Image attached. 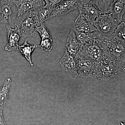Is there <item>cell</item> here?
I'll list each match as a JSON object with an SVG mask.
<instances>
[{"label": "cell", "mask_w": 125, "mask_h": 125, "mask_svg": "<svg viewBox=\"0 0 125 125\" xmlns=\"http://www.w3.org/2000/svg\"><path fill=\"white\" fill-rule=\"evenodd\" d=\"M79 13L93 24L96 18L101 13L98 9L88 0H77ZM94 25V24H93Z\"/></svg>", "instance_id": "8"}, {"label": "cell", "mask_w": 125, "mask_h": 125, "mask_svg": "<svg viewBox=\"0 0 125 125\" xmlns=\"http://www.w3.org/2000/svg\"><path fill=\"white\" fill-rule=\"evenodd\" d=\"M77 9V0H64L54 7L50 15V18L65 15Z\"/></svg>", "instance_id": "10"}, {"label": "cell", "mask_w": 125, "mask_h": 125, "mask_svg": "<svg viewBox=\"0 0 125 125\" xmlns=\"http://www.w3.org/2000/svg\"><path fill=\"white\" fill-rule=\"evenodd\" d=\"M38 10H30L18 16L16 19L15 27L19 31L22 39L37 36V28L41 24L36 15Z\"/></svg>", "instance_id": "2"}, {"label": "cell", "mask_w": 125, "mask_h": 125, "mask_svg": "<svg viewBox=\"0 0 125 125\" xmlns=\"http://www.w3.org/2000/svg\"><path fill=\"white\" fill-rule=\"evenodd\" d=\"M118 125H125V123H123V122H121Z\"/></svg>", "instance_id": "26"}, {"label": "cell", "mask_w": 125, "mask_h": 125, "mask_svg": "<svg viewBox=\"0 0 125 125\" xmlns=\"http://www.w3.org/2000/svg\"><path fill=\"white\" fill-rule=\"evenodd\" d=\"M53 10V9L43 8L37 10L36 15L41 23L50 19V15Z\"/></svg>", "instance_id": "19"}, {"label": "cell", "mask_w": 125, "mask_h": 125, "mask_svg": "<svg viewBox=\"0 0 125 125\" xmlns=\"http://www.w3.org/2000/svg\"><path fill=\"white\" fill-rule=\"evenodd\" d=\"M72 29L75 32L76 34V38L78 39V42H79L81 47L82 48L84 44L89 39L90 37V33H86L79 32V31H75L73 28H72Z\"/></svg>", "instance_id": "23"}, {"label": "cell", "mask_w": 125, "mask_h": 125, "mask_svg": "<svg viewBox=\"0 0 125 125\" xmlns=\"http://www.w3.org/2000/svg\"><path fill=\"white\" fill-rule=\"evenodd\" d=\"M66 49L71 55L75 57L81 49L79 42L76 38L75 32L72 29L66 42Z\"/></svg>", "instance_id": "15"}, {"label": "cell", "mask_w": 125, "mask_h": 125, "mask_svg": "<svg viewBox=\"0 0 125 125\" xmlns=\"http://www.w3.org/2000/svg\"><path fill=\"white\" fill-rule=\"evenodd\" d=\"M18 16V8L12 0H1L0 29L7 27L14 28Z\"/></svg>", "instance_id": "5"}, {"label": "cell", "mask_w": 125, "mask_h": 125, "mask_svg": "<svg viewBox=\"0 0 125 125\" xmlns=\"http://www.w3.org/2000/svg\"><path fill=\"white\" fill-rule=\"evenodd\" d=\"M18 8V16L45 7L43 0H12Z\"/></svg>", "instance_id": "9"}, {"label": "cell", "mask_w": 125, "mask_h": 125, "mask_svg": "<svg viewBox=\"0 0 125 125\" xmlns=\"http://www.w3.org/2000/svg\"><path fill=\"white\" fill-rule=\"evenodd\" d=\"M98 9L101 14L109 13L113 0H88Z\"/></svg>", "instance_id": "18"}, {"label": "cell", "mask_w": 125, "mask_h": 125, "mask_svg": "<svg viewBox=\"0 0 125 125\" xmlns=\"http://www.w3.org/2000/svg\"><path fill=\"white\" fill-rule=\"evenodd\" d=\"M99 33L103 46L104 55L114 58L122 64H125V43L114 35L105 36Z\"/></svg>", "instance_id": "3"}, {"label": "cell", "mask_w": 125, "mask_h": 125, "mask_svg": "<svg viewBox=\"0 0 125 125\" xmlns=\"http://www.w3.org/2000/svg\"><path fill=\"white\" fill-rule=\"evenodd\" d=\"M60 64L63 71L70 75L78 77L75 57L71 55L66 49L65 50L64 55L60 60Z\"/></svg>", "instance_id": "11"}, {"label": "cell", "mask_w": 125, "mask_h": 125, "mask_svg": "<svg viewBox=\"0 0 125 125\" xmlns=\"http://www.w3.org/2000/svg\"><path fill=\"white\" fill-rule=\"evenodd\" d=\"M72 28L75 31L86 33L97 31L93 24L88 21L79 13L75 20Z\"/></svg>", "instance_id": "13"}, {"label": "cell", "mask_w": 125, "mask_h": 125, "mask_svg": "<svg viewBox=\"0 0 125 125\" xmlns=\"http://www.w3.org/2000/svg\"><path fill=\"white\" fill-rule=\"evenodd\" d=\"M78 77L93 78L96 76L99 64L78 54L75 56Z\"/></svg>", "instance_id": "7"}, {"label": "cell", "mask_w": 125, "mask_h": 125, "mask_svg": "<svg viewBox=\"0 0 125 125\" xmlns=\"http://www.w3.org/2000/svg\"><path fill=\"white\" fill-rule=\"evenodd\" d=\"M37 32L39 34L41 39L46 38H52L51 32L45 26L44 23H42L40 26L37 28Z\"/></svg>", "instance_id": "21"}, {"label": "cell", "mask_w": 125, "mask_h": 125, "mask_svg": "<svg viewBox=\"0 0 125 125\" xmlns=\"http://www.w3.org/2000/svg\"><path fill=\"white\" fill-rule=\"evenodd\" d=\"M1 0H0V1Z\"/></svg>", "instance_id": "27"}, {"label": "cell", "mask_w": 125, "mask_h": 125, "mask_svg": "<svg viewBox=\"0 0 125 125\" xmlns=\"http://www.w3.org/2000/svg\"><path fill=\"white\" fill-rule=\"evenodd\" d=\"M11 84V79L8 78L6 79L4 84L0 87V111H3L8 101Z\"/></svg>", "instance_id": "16"}, {"label": "cell", "mask_w": 125, "mask_h": 125, "mask_svg": "<svg viewBox=\"0 0 125 125\" xmlns=\"http://www.w3.org/2000/svg\"><path fill=\"white\" fill-rule=\"evenodd\" d=\"M0 125H6L3 115V112L0 111Z\"/></svg>", "instance_id": "25"}, {"label": "cell", "mask_w": 125, "mask_h": 125, "mask_svg": "<svg viewBox=\"0 0 125 125\" xmlns=\"http://www.w3.org/2000/svg\"><path fill=\"white\" fill-rule=\"evenodd\" d=\"M64 0H43L45 2L44 8L54 9L59 3Z\"/></svg>", "instance_id": "24"}, {"label": "cell", "mask_w": 125, "mask_h": 125, "mask_svg": "<svg viewBox=\"0 0 125 125\" xmlns=\"http://www.w3.org/2000/svg\"><path fill=\"white\" fill-rule=\"evenodd\" d=\"M28 40H25L23 44L19 45L18 51L28 61L31 66H33L34 64L31 60V55L34 49L38 46L35 44L32 45L28 43Z\"/></svg>", "instance_id": "17"}, {"label": "cell", "mask_w": 125, "mask_h": 125, "mask_svg": "<svg viewBox=\"0 0 125 125\" xmlns=\"http://www.w3.org/2000/svg\"><path fill=\"white\" fill-rule=\"evenodd\" d=\"M125 65L114 58L104 56L99 63L96 77L99 80L106 81L117 76L120 70L125 71Z\"/></svg>", "instance_id": "4"}, {"label": "cell", "mask_w": 125, "mask_h": 125, "mask_svg": "<svg viewBox=\"0 0 125 125\" xmlns=\"http://www.w3.org/2000/svg\"><path fill=\"white\" fill-rule=\"evenodd\" d=\"M114 34L117 38L125 43V24L123 21L118 25Z\"/></svg>", "instance_id": "20"}, {"label": "cell", "mask_w": 125, "mask_h": 125, "mask_svg": "<svg viewBox=\"0 0 125 125\" xmlns=\"http://www.w3.org/2000/svg\"><path fill=\"white\" fill-rule=\"evenodd\" d=\"M7 41L5 49L7 51H18L19 42L21 38L20 32L17 28H12L7 27Z\"/></svg>", "instance_id": "12"}, {"label": "cell", "mask_w": 125, "mask_h": 125, "mask_svg": "<svg viewBox=\"0 0 125 125\" xmlns=\"http://www.w3.org/2000/svg\"><path fill=\"white\" fill-rule=\"evenodd\" d=\"M38 46L45 51H51L53 48L52 38H46L41 39L40 44L38 45Z\"/></svg>", "instance_id": "22"}, {"label": "cell", "mask_w": 125, "mask_h": 125, "mask_svg": "<svg viewBox=\"0 0 125 125\" xmlns=\"http://www.w3.org/2000/svg\"><path fill=\"white\" fill-rule=\"evenodd\" d=\"M78 54L99 64L104 54L102 42L98 31L90 33L89 39L80 49Z\"/></svg>", "instance_id": "1"}, {"label": "cell", "mask_w": 125, "mask_h": 125, "mask_svg": "<svg viewBox=\"0 0 125 125\" xmlns=\"http://www.w3.org/2000/svg\"><path fill=\"white\" fill-rule=\"evenodd\" d=\"M119 24L111 13L99 15L96 18L93 24L96 30L102 35L105 36L114 34Z\"/></svg>", "instance_id": "6"}, {"label": "cell", "mask_w": 125, "mask_h": 125, "mask_svg": "<svg viewBox=\"0 0 125 125\" xmlns=\"http://www.w3.org/2000/svg\"><path fill=\"white\" fill-rule=\"evenodd\" d=\"M125 9V0H113L110 13L119 24L123 21Z\"/></svg>", "instance_id": "14"}]
</instances>
